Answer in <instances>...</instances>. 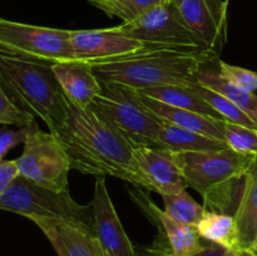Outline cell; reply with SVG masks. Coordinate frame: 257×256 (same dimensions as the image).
I'll return each mask as SVG.
<instances>
[{
	"label": "cell",
	"instance_id": "obj_1",
	"mask_svg": "<svg viewBox=\"0 0 257 256\" xmlns=\"http://www.w3.org/2000/svg\"><path fill=\"white\" fill-rule=\"evenodd\" d=\"M64 100L67 115L49 132L64 148L72 170L142 185L131 143L92 105L80 107L65 94Z\"/></svg>",
	"mask_w": 257,
	"mask_h": 256
},
{
	"label": "cell",
	"instance_id": "obj_2",
	"mask_svg": "<svg viewBox=\"0 0 257 256\" xmlns=\"http://www.w3.org/2000/svg\"><path fill=\"white\" fill-rule=\"evenodd\" d=\"M173 155L187 186L202 196L205 207L235 216L245 176L257 156L241 155L231 148Z\"/></svg>",
	"mask_w": 257,
	"mask_h": 256
},
{
	"label": "cell",
	"instance_id": "obj_3",
	"mask_svg": "<svg viewBox=\"0 0 257 256\" xmlns=\"http://www.w3.org/2000/svg\"><path fill=\"white\" fill-rule=\"evenodd\" d=\"M212 59L208 54L143 49L135 54L89 64L102 83L142 89L158 85H187L195 79L197 70Z\"/></svg>",
	"mask_w": 257,
	"mask_h": 256
},
{
	"label": "cell",
	"instance_id": "obj_4",
	"mask_svg": "<svg viewBox=\"0 0 257 256\" xmlns=\"http://www.w3.org/2000/svg\"><path fill=\"white\" fill-rule=\"evenodd\" d=\"M0 48V83L13 102L54 130L67 115L64 92L52 65Z\"/></svg>",
	"mask_w": 257,
	"mask_h": 256
},
{
	"label": "cell",
	"instance_id": "obj_5",
	"mask_svg": "<svg viewBox=\"0 0 257 256\" xmlns=\"http://www.w3.org/2000/svg\"><path fill=\"white\" fill-rule=\"evenodd\" d=\"M90 105L102 113L133 148H160L157 141L163 122L148 112L128 87L102 83V92Z\"/></svg>",
	"mask_w": 257,
	"mask_h": 256
},
{
	"label": "cell",
	"instance_id": "obj_6",
	"mask_svg": "<svg viewBox=\"0 0 257 256\" xmlns=\"http://www.w3.org/2000/svg\"><path fill=\"white\" fill-rule=\"evenodd\" d=\"M0 210L18 213L32 221L35 218H69L93 225L92 203L80 205L69 191L55 192L20 175L0 197Z\"/></svg>",
	"mask_w": 257,
	"mask_h": 256
},
{
	"label": "cell",
	"instance_id": "obj_7",
	"mask_svg": "<svg viewBox=\"0 0 257 256\" xmlns=\"http://www.w3.org/2000/svg\"><path fill=\"white\" fill-rule=\"evenodd\" d=\"M120 25L133 38L140 40L145 49L208 54L183 22L172 0H167L143 13L137 19Z\"/></svg>",
	"mask_w": 257,
	"mask_h": 256
},
{
	"label": "cell",
	"instance_id": "obj_8",
	"mask_svg": "<svg viewBox=\"0 0 257 256\" xmlns=\"http://www.w3.org/2000/svg\"><path fill=\"white\" fill-rule=\"evenodd\" d=\"M15 161L23 177L55 192L69 191L68 176L72 170L69 158L57 137L52 132L40 131L35 120L23 153Z\"/></svg>",
	"mask_w": 257,
	"mask_h": 256
},
{
	"label": "cell",
	"instance_id": "obj_9",
	"mask_svg": "<svg viewBox=\"0 0 257 256\" xmlns=\"http://www.w3.org/2000/svg\"><path fill=\"white\" fill-rule=\"evenodd\" d=\"M68 35L67 29L0 18V48L30 59L47 63L74 60Z\"/></svg>",
	"mask_w": 257,
	"mask_h": 256
},
{
	"label": "cell",
	"instance_id": "obj_10",
	"mask_svg": "<svg viewBox=\"0 0 257 256\" xmlns=\"http://www.w3.org/2000/svg\"><path fill=\"white\" fill-rule=\"evenodd\" d=\"M181 18L200 42L201 48L217 58L226 42L227 3L222 0H172Z\"/></svg>",
	"mask_w": 257,
	"mask_h": 256
},
{
	"label": "cell",
	"instance_id": "obj_11",
	"mask_svg": "<svg viewBox=\"0 0 257 256\" xmlns=\"http://www.w3.org/2000/svg\"><path fill=\"white\" fill-rule=\"evenodd\" d=\"M74 60L97 63L135 54L145 49L142 43L122 25L107 29L69 30L68 35Z\"/></svg>",
	"mask_w": 257,
	"mask_h": 256
},
{
	"label": "cell",
	"instance_id": "obj_12",
	"mask_svg": "<svg viewBox=\"0 0 257 256\" xmlns=\"http://www.w3.org/2000/svg\"><path fill=\"white\" fill-rule=\"evenodd\" d=\"M93 230L105 256H136L132 242L123 228L109 192L105 176H97L92 200Z\"/></svg>",
	"mask_w": 257,
	"mask_h": 256
},
{
	"label": "cell",
	"instance_id": "obj_13",
	"mask_svg": "<svg viewBox=\"0 0 257 256\" xmlns=\"http://www.w3.org/2000/svg\"><path fill=\"white\" fill-rule=\"evenodd\" d=\"M136 165L140 172L142 185L158 195H173L188 187L173 152L163 148H133Z\"/></svg>",
	"mask_w": 257,
	"mask_h": 256
},
{
	"label": "cell",
	"instance_id": "obj_14",
	"mask_svg": "<svg viewBox=\"0 0 257 256\" xmlns=\"http://www.w3.org/2000/svg\"><path fill=\"white\" fill-rule=\"evenodd\" d=\"M58 256H105L92 226L69 218H35Z\"/></svg>",
	"mask_w": 257,
	"mask_h": 256
},
{
	"label": "cell",
	"instance_id": "obj_15",
	"mask_svg": "<svg viewBox=\"0 0 257 256\" xmlns=\"http://www.w3.org/2000/svg\"><path fill=\"white\" fill-rule=\"evenodd\" d=\"M52 68L64 94L80 107H89L102 92V82L89 63L65 60L54 63Z\"/></svg>",
	"mask_w": 257,
	"mask_h": 256
},
{
	"label": "cell",
	"instance_id": "obj_16",
	"mask_svg": "<svg viewBox=\"0 0 257 256\" xmlns=\"http://www.w3.org/2000/svg\"><path fill=\"white\" fill-rule=\"evenodd\" d=\"M130 89L136 97V99L148 112H151L163 122L172 123V124L178 125V127L187 128V130L202 133V135L208 136V137L223 141L222 127H221V120L222 119H213V118L192 112V110L172 107V105H168L166 103L160 102V100L147 97V95L141 94V93L136 92L132 88H130Z\"/></svg>",
	"mask_w": 257,
	"mask_h": 256
},
{
	"label": "cell",
	"instance_id": "obj_17",
	"mask_svg": "<svg viewBox=\"0 0 257 256\" xmlns=\"http://www.w3.org/2000/svg\"><path fill=\"white\" fill-rule=\"evenodd\" d=\"M163 122V120H162ZM158 147L171 152H197L228 148L225 141L208 137L202 133L163 122L158 135Z\"/></svg>",
	"mask_w": 257,
	"mask_h": 256
},
{
	"label": "cell",
	"instance_id": "obj_18",
	"mask_svg": "<svg viewBox=\"0 0 257 256\" xmlns=\"http://www.w3.org/2000/svg\"><path fill=\"white\" fill-rule=\"evenodd\" d=\"M147 205L151 212L155 215V217H157V220L162 225L171 250H172L171 252L172 256H192L205 247L201 243V237L195 226L186 225V223L173 220L170 216L166 215L165 211H160V208L150 200H147Z\"/></svg>",
	"mask_w": 257,
	"mask_h": 256
},
{
	"label": "cell",
	"instance_id": "obj_19",
	"mask_svg": "<svg viewBox=\"0 0 257 256\" xmlns=\"http://www.w3.org/2000/svg\"><path fill=\"white\" fill-rule=\"evenodd\" d=\"M135 90L172 107L192 110V112L207 115L213 119H223L210 104H207L202 98L196 95L187 85H158V87Z\"/></svg>",
	"mask_w": 257,
	"mask_h": 256
},
{
	"label": "cell",
	"instance_id": "obj_20",
	"mask_svg": "<svg viewBox=\"0 0 257 256\" xmlns=\"http://www.w3.org/2000/svg\"><path fill=\"white\" fill-rule=\"evenodd\" d=\"M195 78L198 83L216 90L223 97L227 98L228 100H231L257 124V95L255 93L240 89L232 83L228 82L227 79H225L218 73V70L203 68V65L197 70Z\"/></svg>",
	"mask_w": 257,
	"mask_h": 256
},
{
	"label": "cell",
	"instance_id": "obj_21",
	"mask_svg": "<svg viewBox=\"0 0 257 256\" xmlns=\"http://www.w3.org/2000/svg\"><path fill=\"white\" fill-rule=\"evenodd\" d=\"M195 227L201 238L228 250H238L237 223L235 216L231 213L206 210L205 215Z\"/></svg>",
	"mask_w": 257,
	"mask_h": 256
},
{
	"label": "cell",
	"instance_id": "obj_22",
	"mask_svg": "<svg viewBox=\"0 0 257 256\" xmlns=\"http://www.w3.org/2000/svg\"><path fill=\"white\" fill-rule=\"evenodd\" d=\"M187 87L190 88L196 95L202 98L207 104H210L225 120L238 123V124H242L246 125V127L255 128V130H257L256 123L253 122L243 110H241L237 105L233 104L231 100H228L227 98L223 97L222 94L217 93L216 90L211 89V88L208 87H205V85H202L201 83H198L197 80H196V78L188 83Z\"/></svg>",
	"mask_w": 257,
	"mask_h": 256
},
{
	"label": "cell",
	"instance_id": "obj_23",
	"mask_svg": "<svg viewBox=\"0 0 257 256\" xmlns=\"http://www.w3.org/2000/svg\"><path fill=\"white\" fill-rule=\"evenodd\" d=\"M257 213V158L250 170L247 171L243 181L240 202L236 210L235 218L237 223L238 241L250 226L251 221Z\"/></svg>",
	"mask_w": 257,
	"mask_h": 256
},
{
	"label": "cell",
	"instance_id": "obj_24",
	"mask_svg": "<svg viewBox=\"0 0 257 256\" xmlns=\"http://www.w3.org/2000/svg\"><path fill=\"white\" fill-rule=\"evenodd\" d=\"M162 198L166 215L186 225L196 226L206 212L205 206L196 202L186 190L173 195H165Z\"/></svg>",
	"mask_w": 257,
	"mask_h": 256
},
{
	"label": "cell",
	"instance_id": "obj_25",
	"mask_svg": "<svg viewBox=\"0 0 257 256\" xmlns=\"http://www.w3.org/2000/svg\"><path fill=\"white\" fill-rule=\"evenodd\" d=\"M165 2L167 0H92L89 3L109 17H117L123 23H130Z\"/></svg>",
	"mask_w": 257,
	"mask_h": 256
},
{
	"label": "cell",
	"instance_id": "obj_26",
	"mask_svg": "<svg viewBox=\"0 0 257 256\" xmlns=\"http://www.w3.org/2000/svg\"><path fill=\"white\" fill-rule=\"evenodd\" d=\"M221 127L228 148L241 155L257 156V130L225 119L221 120Z\"/></svg>",
	"mask_w": 257,
	"mask_h": 256
},
{
	"label": "cell",
	"instance_id": "obj_27",
	"mask_svg": "<svg viewBox=\"0 0 257 256\" xmlns=\"http://www.w3.org/2000/svg\"><path fill=\"white\" fill-rule=\"evenodd\" d=\"M33 120H35L34 115L18 107L0 83V124L24 127Z\"/></svg>",
	"mask_w": 257,
	"mask_h": 256
},
{
	"label": "cell",
	"instance_id": "obj_28",
	"mask_svg": "<svg viewBox=\"0 0 257 256\" xmlns=\"http://www.w3.org/2000/svg\"><path fill=\"white\" fill-rule=\"evenodd\" d=\"M218 67H220L218 73L237 88L250 93H255V90H257L256 72L242 67H237V65L228 64L222 60L218 62Z\"/></svg>",
	"mask_w": 257,
	"mask_h": 256
},
{
	"label": "cell",
	"instance_id": "obj_29",
	"mask_svg": "<svg viewBox=\"0 0 257 256\" xmlns=\"http://www.w3.org/2000/svg\"><path fill=\"white\" fill-rule=\"evenodd\" d=\"M34 122V120H33ZM32 122V123H33ZM32 123L24 127H20L19 130H8V128H3L0 131V161L4 160L5 155L13 150L17 146L25 143L28 135L30 132V127Z\"/></svg>",
	"mask_w": 257,
	"mask_h": 256
},
{
	"label": "cell",
	"instance_id": "obj_30",
	"mask_svg": "<svg viewBox=\"0 0 257 256\" xmlns=\"http://www.w3.org/2000/svg\"><path fill=\"white\" fill-rule=\"evenodd\" d=\"M19 176V168H18L15 160H2L0 161V197L8 191L12 186L15 178Z\"/></svg>",
	"mask_w": 257,
	"mask_h": 256
},
{
	"label": "cell",
	"instance_id": "obj_31",
	"mask_svg": "<svg viewBox=\"0 0 257 256\" xmlns=\"http://www.w3.org/2000/svg\"><path fill=\"white\" fill-rule=\"evenodd\" d=\"M257 240V213L251 221L250 226L238 241V250H250Z\"/></svg>",
	"mask_w": 257,
	"mask_h": 256
},
{
	"label": "cell",
	"instance_id": "obj_32",
	"mask_svg": "<svg viewBox=\"0 0 257 256\" xmlns=\"http://www.w3.org/2000/svg\"><path fill=\"white\" fill-rule=\"evenodd\" d=\"M228 248L223 247V246L216 245V243H211L210 246H205L202 250L196 252L192 256H226L228 252Z\"/></svg>",
	"mask_w": 257,
	"mask_h": 256
},
{
	"label": "cell",
	"instance_id": "obj_33",
	"mask_svg": "<svg viewBox=\"0 0 257 256\" xmlns=\"http://www.w3.org/2000/svg\"><path fill=\"white\" fill-rule=\"evenodd\" d=\"M236 256H257L251 250H237L236 251Z\"/></svg>",
	"mask_w": 257,
	"mask_h": 256
},
{
	"label": "cell",
	"instance_id": "obj_34",
	"mask_svg": "<svg viewBox=\"0 0 257 256\" xmlns=\"http://www.w3.org/2000/svg\"><path fill=\"white\" fill-rule=\"evenodd\" d=\"M250 250L252 251L253 253H256V255H257V240L255 241V243H253V245H252V247H251Z\"/></svg>",
	"mask_w": 257,
	"mask_h": 256
},
{
	"label": "cell",
	"instance_id": "obj_35",
	"mask_svg": "<svg viewBox=\"0 0 257 256\" xmlns=\"http://www.w3.org/2000/svg\"><path fill=\"white\" fill-rule=\"evenodd\" d=\"M226 256H236V251L235 250H230Z\"/></svg>",
	"mask_w": 257,
	"mask_h": 256
},
{
	"label": "cell",
	"instance_id": "obj_36",
	"mask_svg": "<svg viewBox=\"0 0 257 256\" xmlns=\"http://www.w3.org/2000/svg\"><path fill=\"white\" fill-rule=\"evenodd\" d=\"M160 256H172V253H165V255H160Z\"/></svg>",
	"mask_w": 257,
	"mask_h": 256
},
{
	"label": "cell",
	"instance_id": "obj_37",
	"mask_svg": "<svg viewBox=\"0 0 257 256\" xmlns=\"http://www.w3.org/2000/svg\"><path fill=\"white\" fill-rule=\"evenodd\" d=\"M88 2H92V0H88Z\"/></svg>",
	"mask_w": 257,
	"mask_h": 256
}]
</instances>
